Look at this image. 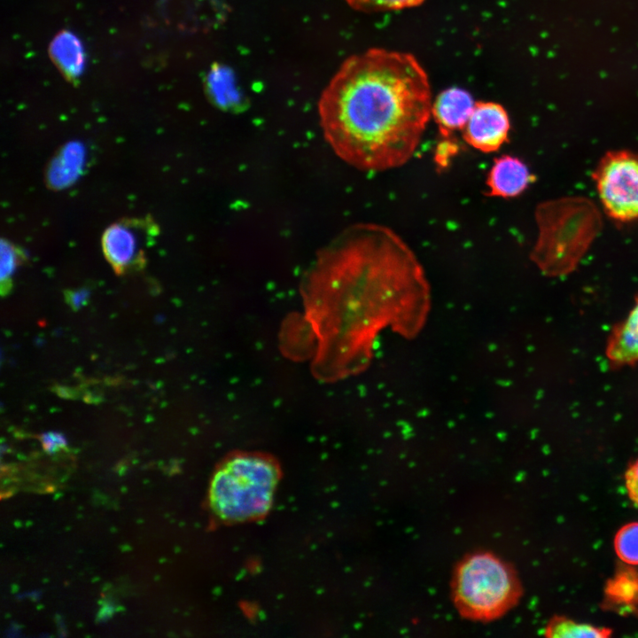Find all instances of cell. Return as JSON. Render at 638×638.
I'll return each instance as SVG.
<instances>
[{
    "label": "cell",
    "mask_w": 638,
    "mask_h": 638,
    "mask_svg": "<svg viewBox=\"0 0 638 638\" xmlns=\"http://www.w3.org/2000/svg\"><path fill=\"white\" fill-rule=\"evenodd\" d=\"M426 72L406 52L370 49L347 58L318 101L326 142L346 163L385 171L407 163L432 116Z\"/></svg>",
    "instance_id": "1"
},
{
    "label": "cell",
    "mask_w": 638,
    "mask_h": 638,
    "mask_svg": "<svg viewBox=\"0 0 638 638\" xmlns=\"http://www.w3.org/2000/svg\"><path fill=\"white\" fill-rule=\"evenodd\" d=\"M538 237L532 261L547 276L572 272L601 229L598 209L585 198H564L540 204L535 211Z\"/></svg>",
    "instance_id": "2"
},
{
    "label": "cell",
    "mask_w": 638,
    "mask_h": 638,
    "mask_svg": "<svg viewBox=\"0 0 638 638\" xmlns=\"http://www.w3.org/2000/svg\"><path fill=\"white\" fill-rule=\"evenodd\" d=\"M516 570L489 551L464 556L451 580L453 603L461 617L488 622L505 615L522 596Z\"/></svg>",
    "instance_id": "3"
},
{
    "label": "cell",
    "mask_w": 638,
    "mask_h": 638,
    "mask_svg": "<svg viewBox=\"0 0 638 638\" xmlns=\"http://www.w3.org/2000/svg\"><path fill=\"white\" fill-rule=\"evenodd\" d=\"M278 479L275 463L255 455L227 460L215 472L210 487L214 512L227 520H245L269 508Z\"/></svg>",
    "instance_id": "4"
},
{
    "label": "cell",
    "mask_w": 638,
    "mask_h": 638,
    "mask_svg": "<svg viewBox=\"0 0 638 638\" xmlns=\"http://www.w3.org/2000/svg\"><path fill=\"white\" fill-rule=\"evenodd\" d=\"M606 214L618 222L638 220V153L626 150L607 152L593 175Z\"/></svg>",
    "instance_id": "5"
},
{
    "label": "cell",
    "mask_w": 638,
    "mask_h": 638,
    "mask_svg": "<svg viewBox=\"0 0 638 638\" xmlns=\"http://www.w3.org/2000/svg\"><path fill=\"white\" fill-rule=\"evenodd\" d=\"M156 234L150 220H123L109 226L102 237V249L107 261L122 274L144 261V248Z\"/></svg>",
    "instance_id": "6"
},
{
    "label": "cell",
    "mask_w": 638,
    "mask_h": 638,
    "mask_svg": "<svg viewBox=\"0 0 638 638\" xmlns=\"http://www.w3.org/2000/svg\"><path fill=\"white\" fill-rule=\"evenodd\" d=\"M510 129V118L502 105L478 101L463 130V138L471 147L490 153L508 142Z\"/></svg>",
    "instance_id": "7"
},
{
    "label": "cell",
    "mask_w": 638,
    "mask_h": 638,
    "mask_svg": "<svg viewBox=\"0 0 638 638\" xmlns=\"http://www.w3.org/2000/svg\"><path fill=\"white\" fill-rule=\"evenodd\" d=\"M476 102L467 90L451 87L442 90L432 100V116L441 140L439 143L457 145L452 136L463 130Z\"/></svg>",
    "instance_id": "8"
},
{
    "label": "cell",
    "mask_w": 638,
    "mask_h": 638,
    "mask_svg": "<svg viewBox=\"0 0 638 638\" xmlns=\"http://www.w3.org/2000/svg\"><path fill=\"white\" fill-rule=\"evenodd\" d=\"M527 166L518 158L502 155L494 159L486 181L487 195L503 198H516L533 182Z\"/></svg>",
    "instance_id": "9"
},
{
    "label": "cell",
    "mask_w": 638,
    "mask_h": 638,
    "mask_svg": "<svg viewBox=\"0 0 638 638\" xmlns=\"http://www.w3.org/2000/svg\"><path fill=\"white\" fill-rule=\"evenodd\" d=\"M605 354L614 366L638 362V295L627 316L612 330Z\"/></svg>",
    "instance_id": "10"
},
{
    "label": "cell",
    "mask_w": 638,
    "mask_h": 638,
    "mask_svg": "<svg viewBox=\"0 0 638 638\" xmlns=\"http://www.w3.org/2000/svg\"><path fill=\"white\" fill-rule=\"evenodd\" d=\"M50 51L52 58L66 75L76 77L82 72L85 63L84 50L74 34L69 31L59 33L52 40Z\"/></svg>",
    "instance_id": "11"
},
{
    "label": "cell",
    "mask_w": 638,
    "mask_h": 638,
    "mask_svg": "<svg viewBox=\"0 0 638 638\" xmlns=\"http://www.w3.org/2000/svg\"><path fill=\"white\" fill-rule=\"evenodd\" d=\"M544 634L547 637L561 638H604L611 634V630L555 616L546 626Z\"/></svg>",
    "instance_id": "12"
},
{
    "label": "cell",
    "mask_w": 638,
    "mask_h": 638,
    "mask_svg": "<svg viewBox=\"0 0 638 638\" xmlns=\"http://www.w3.org/2000/svg\"><path fill=\"white\" fill-rule=\"evenodd\" d=\"M614 549L623 562L638 564V522L626 524L617 532Z\"/></svg>",
    "instance_id": "13"
},
{
    "label": "cell",
    "mask_w": 638,
    "mask_h": 638,
    "mask_svg": "<svg viewBox=\"0 0 638 638\" xmlns=\"http://www.w3.org/2000/svg\"><path fill=\"white\" fill-rule=\"evenodd\" d=\"M349 6L362 12L401 10L420 5L424 0H344Z\"/></svg>",
    "instance_id": "14"
},
{
    "label": "cell",
    "mask_w": 638,
    "mask_h": 638,
    "mask_svg": "<svg viewBox=\"0 0 638 638\" xmlns=\"http://www.w3.org/2000/svg\"><path fill=\"white\" fill-rule=\"evenodd\" d=\"M19 253L9 242L2 241L1 246V291L10 290L11 279L19 263Z\"/></svg>",
    "instance_id": "15"
},
{
    "label": "cell",
    "mask_w": 638,
    "mask_h": 638,
    "mask_svg": "<svg viewBox=\"0 0 638 638\" xmlns=\"http://www.w3.org/2000/svg\"><path fill=\"white\" fill-rule=\"evenodd\" d=\"M40 441L43 449L50 454H53L66 446V440L64 434L56 432L43 433L40 437Z\"/></svg>",
    "instance_id": "16"
},
{
    "label": "cell",
    "mask_w": 638,
    "mask_h": 638,
    "mask_svg": "<svg viewBox=\"0 0 638 638\" xmlns=\"http://www.w3.org/2000/svg\"><path fill=\"white\" fill-rule=\"evenodd\" d=\"M625 480L630 499L638 505V460L626 471Z\"/></svg>",
    "instance_id": "17"
},
{
    "label": "cell",
    "mask_w": 638,
    "mask_h": 638,
    "mask_svg": "<svg viewBox=\"0 0 638 638\" xmlns=\"http://www.w3.org/2000/svg\"><path fill=\"white\" fill-rule=\"evenodd\" d=\"M89 296V292L86 290L72 291L66 295V300L70 307L77 310L86 305Z\"/></svg>",
    "instance_id": "18"
}]
</instances>
